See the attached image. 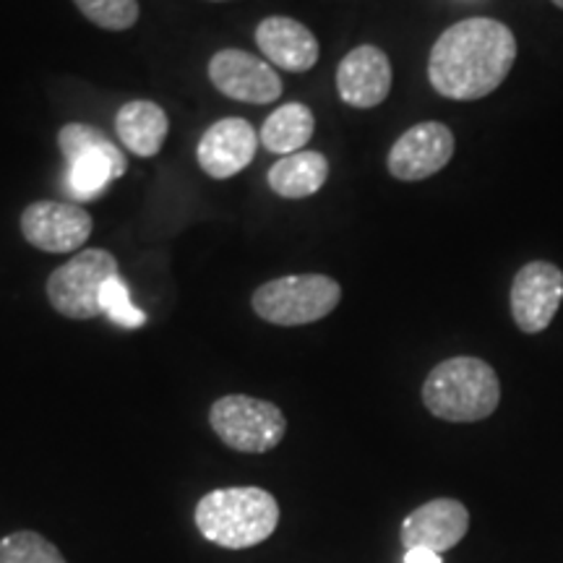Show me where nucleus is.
Instances as JSON below:
<instances>
[{"instance_id": "f257e3e1", "label": "nucleus", "mask_w": 563, "mask_h": 563, "mask_svg": "<svg viewBox=\"0 0 563 563\" xmlns=\"http://www.w3.org/2000/svg\"><path fill=\"white\" fill-rule=\"evenodd\" d=\"M517 53V37L504 21L490 16L462 19L431 47L428 81L446 100H483L506 81Z\"/></svg>"}, {"instance_id": "f03ea898", "label": "nucleus", "mask_w": 563, "mask_h": 563, "mask_svg": "<svg viewBox=\"0 0 563 563\" xmlns=\"http://www.w3.org/2000/svg\"><path fill=\"white\" fill-rule=\"evenodd\" d=\"M279 525V504L264 488H220L196 504V527L209 543L245 551L269 540Z\"/></svg>"}, {"instance_id": "7ed1b4c3", "label": "nucleus", "mask_w": 563, "mask_h": 563, "mask_svg": "<svg viewBox=\"0 0 563 563\" xmlns=\"http://www.w3.org/2000/svg\"><path fill=\"white\" fill-rule=\"evenodd\" d=\"M501 402L498 373L481 357H449L428 373L422 405L433 418L446 422H481Z\"/></svg>"}, {"instance_id": "20e7f679", "label": "nucleus", "mask_w": 563, "mask_h": 563, "mask_svg": "<svg viewBox=\"0 0 563 563\" xmlns=\"http://www.w3.org/2000/svg\"><path fill=\"white\" fill-rule=\"evenodd\" d=\"M340 282L327 274H292L264 282L253 292V311L274 327H306L327 319L340 306Z\"/></svg>"}, {"instance_id": "39448f33", "label": "nucleus", "mask_w": 563, "mask_h": 563, "mask_svg": "<svg viewBox=\"0 0 563 563\" xmlns=\"http://www.w3.org/2000/svg\"><path fill=\"white\" fill-rule=\"evenodd\" d=\"M58 146L68 159V188L76 199L100 196L112 180L129 170V159L100 129L87 123H68L58 133Z\"/></svg>"}, {"instance_id": "423d86ee", "label": "nucleus", "mask_w": 563, "mask_h": 563, "mask_svg": "<svg viewBox=\"0 0 563 563\" xmlns=\"http://www.w3.org/2000/svg\"><path fill=\"white\" fill-rule=\"evenodd\" d=\"M211 431L224 446L243 454H266L279 446L287 433V418L277 405L249 394H228L209 410Z\"/></svg>"}, {"instance_id": "0eeeda50", "label": "nucleus", "mask_w": 563, "mask_h": 563, "mask_svg": "<svg viewBox=\"0 0 563 563\" xmlns=\"http://www.w3.org/2000/svg\"><path fill=\"white\" fill-rule=\"evenodd\" d=\"M118 274V258L110 251H79L47 277V300L66 319H95L102 313V287Z\"/></svg>"}, {"instance_id": "6e6552de", "label": "nucleus", "mask_w": 563, "mask_h": 563, "mask_svg": "<svg viewBox=\"0 0 563 563\" xmlns=\"http://www.w3.org/2000/svg\"><path fill=\"white\" fill-rule=\"evenodd\" d=\"M563 300V272L553 262H530L514 274L509 308L525 334H540L551 327Z\"/></svg>"}, {"instance_id": "1a4fd4ad", "label": "nucleus", "mask_w": 563, "mask_h": 563, "mask_svg": "<svg viewBox=\"0 0 563 563\" xmlns=\"http://www.w3.org/2000/svg\"><path fill=\"white\" fill-rule=\"evenodd\" d=\"M456 141L446 123L422 121L394 141L386 157L394 180L418 183L441 173L454 157Z\"/></svg>"}, {"instance_id": "9d476101", "label": "nucleus", "mask_w": 563, "mask_h": 563, "mask_svg": "<svg viewBox=\"0 0 563 563\" xmlns=\"http://www.w3.org/2000/svg\"><path fill=\"white\" fill-rule=\"evenodd\" d=\"M21 235L45 253H70L91 235V217L79 203L34 201L21 211Z\"/></svg>"}, {"instance_id": "9b49d317", "label": "nucleus", "mask_w": 563, "mask_h": 563, "mask_svg": "<svg viewBox=\"0 0 563 563\" xmlns=\"http://www.w3.org/2000/svg\"><path fill=\"white\" fill-rule=\"evenodd\" d=\"M209 79L217 91L238 102L269 104L282 97V79L272 63L232 47L211 55Z\"/></svg>"}, {"instance_id": "f8f14e48", "label": "nucleus", "mask_w": 563, "mask_h": 563, "mask_svg": "<svg viewBox=\"0 0 563 563\" xmlns=\"http://www.w3.org/2000/svg\"><path fill=\"white\" fill-rule=\"evenodd\" d=\"M470 532V511L456 498H433L422 504L412 514H407L399 530L405 551L428 548L433 553L452 551Z\"/></svg>"}, {"instance_id": "ddd939ff", "label": "nucleus", "mask_w": 563, "mask_h": 563, "mask_svg": "<svg viewBox=\"0 0 563 563\" xmlns=\"http://www.w3.org/2000/svg\"><path fill=\"white\" fill-rule=\"evenodd\" d=\"M258 133L243 118H222L209 125L199 146H196V159L209 178L228 180L232 175L243 173L256 157Z\"/></svg>"}, {"instance_id": "4468645a", "label": "nucleus", "mask_w": 563, "mask_h": 563, "mask_svg": "<svg viewBox=\"0 0 563 563\" xmlns=\"http://www.w3.org/2000/svg\"><path fill=\"white\" fill-rule=\"evenodd\" d=\"M391 63L382 47L361 45L336 66V91L342 102L357 110L378 108L391 91Z\"/></svg>"}, {"instance_id": "2eb2a0df", "label": "nucleus", "mask_w": 563, "mask_h": 563, "mask_svg": "<svg viewBox=\"0 0 563 563\" xmlns=\"http://www.w3.org/2000/svg\"><path fill=\"white\" fill-rule=\"evenodd\" d=\"M256 45L272 66L287 74H306L319 63L321 47L306 24L290 16H269L256 26Z\"/></svg>"}, {"instance_id": "dca6fc26", "label": "nucleus", "mask_w": 563, "mask_h": 563, "mask_svg": "<svg viewBox=\"0 0 563 563\" xmlns=\"http://www.w3.org/2000/svg\"><path fill=\"white\" fill-rule=\"evenodd\" d=\"M115 131L131 154L152 159L157 157L162 144H165L170 121H167V112L157 102L131 100L118 110Z\"/></svg>"}, {"instance_id": "f3484780", "label": "nucleus", "mask_w": 563, "mask_h": 563, "mask_svg": "<svg viewBox=\"0 0 563 563\" xmlns=\"http://www.w3.org/2000/svg\"><path fill=\"white\" fill-rule=\"evenodd\" d=\"M269 188L282 199L287 201H300L308 196L319 194L323 183L329 180V159L321 152L302 150L295 154H287L274 162L269 167Z\"/></svg>"}, {"instance_id": "a211bd4d", "label": "nucleus", "mask_w": 563, "mask_h": 563, "mask_svg": "<svg viewBox=\"0 0 563 563\" xmlns=\"http://www.w3.org/2000/svg\"><path fill=\"white\" fill-rule=\"evenodd\" d=\"M313 131H316V118L311 108L302 102H287L266 118L264 129L258 133V141H262L266 152L287 157V154L306 150V144L311 141Z\"/></svg>"}, {"instance_id": "6ab92c4d", "label": "nucleus", "mask_w": 563, "mask_h": 563, "mask_svg": "<svg viewBox=\"0 0 563 563\" xmlns=\"http://www.w3.org/2000/svg\"><path fill=\"white\" fill-rule=\"evenodd\" d=\"M0 563H68L51 540L24 530L0 540Z\"/></svg>"}, {"instance_id": "aec40b11", "label": "nucleus", "mask_w": 563, "mask_h": 563, "mask_svg": "<svg viewBox=\"0 0 563 563\" xmlns=\"http://www.w3.org/2000/svg\"><path fill=\"white\" fill-rule=\"evenodd\" d=\"M91 24L108 32H125L139 21V0H74Z\"/></svg>"}, {"instance_id": "412c9836", "label": "nucleus", "mask_w": 563, "mask_h": 563, "mask_svg": "<svg viewBox=\"0 0 563 563\" xmlns=\"http://www.w3.org/2000/svg\"><path fill=\"white\" fill-rule=\"evenodd\" d=\"M102 313H108L110 321H115L118 327H125V329H139L144 327L146 321L144 311H139V308L131 302L129 287H125L121 274L108 279V285L102 287Z\"/></svg>"}, {"instance_id": "4be33fe9", "label": "nucleus", "mask_w": 563, "mask_h": 563, "mask_svg": "<svg viewBox=\"0 0 563 563\" xmlns=\"http://www.w3.org/2000/svg\"><path fill=\"white\" fill-rule=\"evenodd\" d=\"M405 563H443L441 553L428 551V548H412L405 553Z\"/></svg>"}, {"instance_id": "5701e85b", "label": "nucleus", "mask_w": 563, "mask_h": 563, "mask_svg": "<svg viewBox=\"0 0 563 563\" xmlns=\"http://www.w3.org/2000/svg\"><path fill=\"white\" fill-rule=\"evenodd\" d=\"M551 3L555 5V9H561V11H563V0H551Z\"/></svg>"}, {"instance_id": "b1692460", "label": "nucleus", "mask_w": 563, "mask_h": 563, "mask_svg": "<svg viewBox=\"0 0 563 563\" xmlns=\"http://www.w3.org/2000/svg\"><path fill=\"white\" fill-rule=\"evenodd\" d=\"M214 3H224V0H214Z\"/></svg>"}]
</instances>
